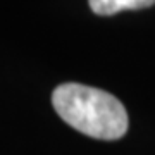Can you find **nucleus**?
Instances as JSON below:
<instances>
[{
	"mask_svg": "<svg viewBox=\"0 0 155 155\" xmlns=\"http://www.w3.org/2000/svg\"><path fill=\"white\" fill-rule=\"evenodd\" d=\"M52 105L62 121L90 138L112 141L127 133L126 109L105 90L62 83L52 93Z\"/></svg>",
	"mask_w": 155,
	"mask_h": 155,
	"instance_id": "f257e3e1",
	"label": "nucleus"
},
{
	"mask_svg": "<svg viewBox=\"0 0 155 155\" xmlns=\"http://www.w3.org/2000/svg\"><path fill=\"white\" fill-rule=\"evenodd\" d=\"M88 4L97 16H114L121 11H136L152 7L155 0H88Z\"/></svg>",
	"mask_w": 155,
	"mask_h": 155,
	"instance_id": "f03ea898",
	"label": "nucleus"
}]
</instances>
